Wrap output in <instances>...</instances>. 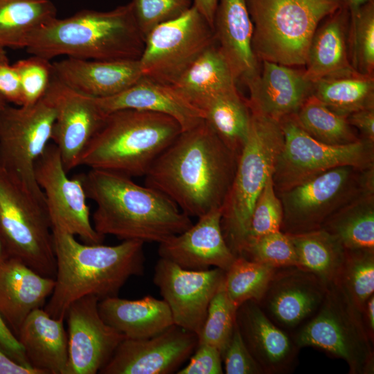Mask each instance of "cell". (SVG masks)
<instances>
[{
    "instance_id": "cell-38",
    "label": "cell",
    "mask_w": 374,
    "mask_h": 374,
    "mask_svg": "<svg viewBox=\"0 0 374 374\" xmlns=\"http://www.w3.org/2000/svg\"><path fill=\"white\" fill-rule=\"evenodd\" d=\"M349 57L358 73L373 75L374 71V0L350 12Z\"/></svg>"
},
{
    "instance_id": "cell-28",
    "label": "cell",
    "mask_w": 374,
    "mask_h": 374,
    "mask_svg": "<svg viewBox=\"0 0 374 374\" xmlns=\"http://www.w3.org/2000/svg\"><path fill=\"white\" fill-rule=\"evenodd\" d=\"M17 338L32 367L43 374H66L68 335L64 320L37 308L24 321Z\"/></svg>"
},
{
    "instance_id": "cell-31",
    "label": "cell",
    "mask_w": 374,
    "mask_h": 374,
    "mask_svg": "<svg viewBox=\"0 0 374 374\" xmlns=\"http://www.w3.org/2000/svg\"><path fill=\"white\" fill-rule=\"evenodd\" d=\"M199 109L220 139L239 157L248 139L251 113L237 87L212 96Z\"/></svg>"
},
{
    "instance_id": "cell-1",
    "label": "cell",
    "mask_w": 374,
    "mask_h": 374,
    "mask_svg": "<svg viewBox=\"0 0 374 374\" xmlns=\"http://www.w3.org/2000/svg\"><path fill=\"white\" fill-rule=\"evenodd\" d=\"M238 157L204 120L182 131L159 156L145 175V185L198 218L222 208Z\"/></svg>"
},
{
    "instance_id": "cell-46",
    "label": "cell",
    "mask_w": 374,
    "mask_h": 374,
    "mask_svg": "<svg viewBox=\"0 0 374 374\" xmlns=\"http://www.w3.org/2000/svg\"><path fill=\"white\" fill-rule=\"evenodd\" d=\"M221 352L207 344H198L188 364L177 374H222Z\"/></svg>"
},
{
    "instance_id": "cell-2",
    "label": "cell",
    "mask_w": 374,
    "mask_h": 374,
    "mask_svg": "<svg viewBox=\"0 0 374 374\" xmlns=\"http://www.w3.org/2000/svg\"><path fill=\"white\" fill-rule=\"evenodd\" d=\"M78 175L87 198L96 204L93 226L101 235L159 244L193 225L168 197L129 176L96 168Z\"/></svg>"
},
{
    "instance_id": "cell-32",
    "label": "cell",
    "mask_w": 374,
    "mask_h": 374,
    "mask_svg": "<svg viewBox=\"0 0 374 374\" xmlns=\"http://www.w3.org/2000/svg\"><path fill=\"white\" fill-rule=\"evenodd\" d=\"M286 234L294 246L299 267L327 284L338 279L346 253L339 238L322 228Z\"/></svg>"
},
{
    "instance_id": "cell-8",
    "label": "cell",
    "mask_w": 374,
    "mask_h": 374,
    "mask_svg": "<svg viewBox=\"0 0 374 374\" xmlns=\"http://www.w3.org/2000/svg\"><path fill=\"white\" fill-rule=\"evenodd\" d=\"M291 337L299 349L314 347L344 360L350 374L374 373L373 342L362 310L338 280L328 284L318 311Z\"/></svg>"
},
{
    "instance_id": "cell-53",
    "label": "cell",
    "mask_w": 374,
    "mask_h": 374,
    "mask_svg": "<svg viewBox=\"0 0 374 374\" xmlns=\"http://www.w3.org/2000/svg\"><path fill=\"white\" fill-rule=\"evenodd\" d=\"M370 1L371 0H343V2L344 5L347 7L349 12H354Z\"/></svg>"
},
{
    "instance_id": "cell-12",
    "label": "cell",
    "mask_w": 374,
    "mask_h": 374,
    "mask_svg": "<svg viewBox=\"0 0 374 374\" xmlns=\"http://www.w3.org/2000/svg\"><path fill=\"white\" fill-rule=\"evenodd\" d=\"M280 123L284 142L272 175L277 194L337 167L367 169L374 166V143L360 139L348 145H329L307 134L293 115L283 118Z\"/></svg>"
},
{
    "instance_id": "cell-24",
    "label": "cell",
    "mask_w": 374,
    "mask_h": 374,
    "mask_svg": "<svg viewBox=\"0 0 374 374\" xmlns=\"http://www.w3.org/2000/svg\"><path fill=\"white\" fill-rule=\"evenodd\" d=\"M95 99L105 114L127 109L160 113L177 121L182 131L193 128L204 120L203 112L172 85L144 76L121 93Z\"/></svg>"
},
{
    "instance_id": "cell-36",
    "label": "cell",
    "mask_w": 374,
    "mask_h": 374,
    "mask_svg": "<svg viewBox=\"0 0 374 374\" xmlns=\"http://www.w3.org/2000/svg\"><path fill=\"white\" fill-rule=\"evenodd\" d=\"M292 115L301 129L320 142L341 145L361 139L348 123L347 117L334 112L313 95Z\"/></svg>"
},
{
    "instance_id": "cell-6",
    "label": "cell",
    "mask_w": 374,
    "mask_h": 374,
    "mask_svg": "<svg viewBox=\"0 0 374 374\" xmlns=\"http://www.w3.org/2000/svg\"><path fill=\"white\" fill-rule=\"evenodd\" d=\"M251 113L248 139L222 207V231L235 257L240 256L244 248L256 202L273 175L284 142L279 121Z\"/></svg>"
},
{
    "instance_id": "cell-55",
    "label": "cell",
    "mask_w": 374,
    "mask_h": 374,
    "mask_svg": "<svg viewBox=\"0 0 374 374\" xmlns=\"http://www.w3.org/2000/svg\"><path fill=\"white\" fill-rule=\"evenodd\" d=\"M8 60L5 48L0 46V62Z\"/></svg>"
},
{
    "instance_id": "cell-33",
    "label": "cell",
    "mask_w": 374,
    "mask_h": 374,
    "mask_svg": "<svg viewBox=\"0 0 374 374\" xmlns=\"http://www.w3.org/2000/svg\"><path fill=\"white\" fill-rule=\"evenodd\" d=\"M346 249H374V190H367L342 206L321 227Z\"/></svg>"
},
{
    "instance_id": "cell-42",
    "label": "cell",
    "mask_w": 374,
    "mask_h": 374,
    "mask_svg": "<svg viewBox=\"0 0 374 374\" xmlns=\"http://www.w3.org/2000/svg\"><path fill=\"white\" fill-rule=\"evenodd\" d=\"M240 256L275 269L299 267L294 246L288 235L281 231L265 235L248 244Z\"/></svg>"
},
{
    "instance_id": "cell-23",
    "label": "cell",
    "mask_w": 374,
    "mask_h": 374,
    "mask_svg": "<svg viewBox=\"0 0 374 374\" xmlns=\"http://www.w3.org/2000/svg\"><path fill=\"white\" fill-rule=\"evenodd\" d=\"M53 76L71 89L93 98L127 89L143 75L138 60H96L67 57L52 63Z\"/></svg>"
},
{
    "instance_id": "cell-48",
    "label": "cell",
    "mask_w": 374,
    "mask_h": 374,
    "mask_svg": "<svg viewBox=\"0 0 374 374\" xmlns=\"http://www.w3.org/2000/svg\"><path fill=\"white\" fill-rule=\"evenodd\" d=\"M0 349L18 363L30 366L17 338L0 316Z\"/></svg>"
},
{
    "instance_id": "cell-4",
    "label": "cell",
    "mask_w": 374,
    "mask_h": 374,
    "mask_svg": "<svg viewBox=\"0 0 374 374\" xmlns=\"http://www.w3.org/2000/svg\"><path fill=\"white\" fill-rule=\"evenodd\" d=\"M144 46L130 2L109 11L84 10L66 18L55 17L30 34L24 48L48 60L61 55L138 60Z\"/></svg>"
},
{
    "instance_id": "cell-10",
    "label": "cell",
    "mask_w": 374,
    "mask_h": 374,
    "mask_svg": "<svg viewBox=\"0 0 374 374\" xmlns=\"http://www.w3.org/2000/svg\"><path fill=\"white\" fill-rule=\"evenodd\" d=\"M374 190V166L337 167L278 193L283 209L280 231L299 233L320 229L342 206Z\"/></svg>"
},
{
    "instance_id": "cell-25",
    "label": "cell",
    "mask_w": 374,
    "mask_h": 374,
    "mask_svg": "<svg viewBox=\"0 0 374 374\" xmlns=\"http://www.w3.org/2000/svg\"><path fill=\"white\" fill-rule=\"evenodd\" d=\"M54 285V278L39 274L17 258L0 262V316L16 337L28 315L45 305Z\"/></svg>"
},
{
    "instance_id": "cell-51",
    "label": "cell",
    "mask_w": 374,
    "mask_h": 374,
    "mask_svg": "<svg viewBox=\"0 0 374 374\" xmlns=\"http://www.w3.org/2000/svg\"><path fill=\"white\" fill-rule=\"evenodd\" d=\"M217 1L218 0H193V6L205 18L213 30Z\"/></svg>"
},
{
    "instance_id": "cell-50",
    "label": "cell",
    "mask_w": 374,
    "mask_h": 374,
    "mask_svg": "<svg viewBox=\"0 0 374 374\" xmlns=\"http://www.w3.org/2000/svg\"><path fill=\"white\" fill-rule=\"evenodd\" d=\"M0 374H43L32 366L22 365L0 349Z\"/></svg>"
},
{
    "instance_id": "cell-9",
    "label": "cell",
    "mask_w": 374,
    "mask_h": 374,
    "mask_svg": "<svg viewBox=\"0 0 374 374\" xmlns=\"http://www.w3.org/2000/svg\"><path fill=\"white\" fill-rule=\"evenodd\" d=\"M0 234L8 257L55 278L56 260L46 209L0 169Z\"/></svg>"
},
{
    "instance_id": "cell-45",
    "label": "cell",
    "mask_w": 374,
    "mask_h": 374,
    "mask_svg": "<svg viewBox=\"0 0 374 374\" xmlns=\"http://www.w3.org/2000/svg\"><path fill=\"white\" fill-rule=\"evenodd\" d=\"M221 355L226 374H264L261 367L247 349L237 323Z\"/></svg>"
},
{
    "instance_id": "cell-35",
    "label": "cell",
    "mask_w": 374,
    "mask_h": 374,
    "mask_svg": "<svg viewBox=\"0 0 374 374\" xmlns=\"http://www.w3.org/2000/svg\"><path fill=\"white\" fill-rule=\"evenodd\" d=\"M312 87V95L339 115L347 117L355 112L374 108L373 75L356 72L319 80Z\"/></svg>"
},
{
    "instance_id": "cell-14",
    "label": "cell",
    "mask_w": 374,
    "mask_h": 374,
    "mask_svg": "<svg viewBox=\"0 0 374 374\" xmlns=\"http://www.w3.org/2000/svg\"><path fill=\"white\" fill-rule=\"evenodd\" d=\"M34 174L45 197L51 226L78 235L84 243H103L105 236L91 224L82 182L78 175L67 176L54 143H49L37 160Z\"/></svg>"
},
{
    "instance_id": "cell-41",
    "label": "cell",
    "mask_w": 374,
    "mask_h": 374,
    "mask_svg": "<svg viewBox=\"0 0 374 374\" xmlns=\"http://www.w3.org/2000/svg\"><path fill=\"white\" fill-rule=\"evenodd\" d=\"M283 218L282 203L271 175L256 202L244 248L265 235L280 231Z\"/></svg>"
},
{
    "instance_id": "cell-19",
    "label": "cell",
    "mask_w": 374,
    "mask_h": 374,
    "mask_svg": "<svg viewBox=\"0 0 374 374\" xmlns=\"http://www.w3.org/2000/svg\"><path fill=\"white\" fill-rule=\"evenodd\" d=\"M328 284L301 267L278 268L258 303L265 314L283 330H296L320 308Z\"/></svg>"
},
{
    "instance_id": "cell-22",
    "label": "cell",
    "mask_w": 374,
    "mask_h": 374,
    "mask_svg": "<svg viewBox=\"0 0 374 374\" xmlns=\"http://www.w3.org/2000/svg\"><path fill=\"white\" fill-rule=\"evenodd\" d=\"M236 323L264 374L287 373L294 369L299 348L291 335L272 322L256 301L249 300L238 308Z\"/></svg>"
},
{
    "instance_id": "cell-13",
    "label": "cell",
    "mask_w": 374,
    "mask_h": 374,
    "mask_svg": "<svg viewBox=\"0 0 374 374\" xmlns=\"http://www.w3.org/2000/svg\"><path fill=\"white\" fill-rule=\"evenodd\" d=\"M215 43L213 28L192 6L179 17L154 28L145 37L139 60L143 75L172 84Z\"/></svg>"
},
{
    "instance_id": "cell-27",
    "label": "cell",
    "mask_w": 374,
    "mask_h": 374,
    "mask_svg": "<svg viewBox=\"0 0 374 374\" xmlns=\"http://www.w3.org/2000/svg\"><path fill=\"white\" fill-rule=\"evenodd\" d=\"M349 25L350 12L345 5L319 24L311 39L305 64V76L310 82L357 72L348 53Z\"/></svg>"
},
{
    "instance_id": "cell-17",
    "label": "cell",
    "mask_w": 374,
    "mask_h": 374,
    "mask_svg": "<svg viewBox=\"0 0 374 374\" xmlns=\"http://www.w3.org/2000/svg\"><path fill=\"white\" fill-rule=\"evenodd\" d=\"M45 94L55 113L51 140L69 173L79 166L84 150L107 114L100 110L95 98L71 89L54 76Z\"/></svg>"
},
{
    "instance_id": "cell-15",
    "label": "cell",
    "mask_w": 374,
    "mask_h": 374,
    "mask_svg": "<svg viewBox=\"0 0 374 374\" xmlns=\"http://www.w3.org/2000/svg\"><path fill=\"white\" fill-rule=\"evenodd\" d=\"M225 271L215 267L185 269L160 258L153 283L168 305L174 324L199 335L211 300L224 280Z\"/></svg>"
},
{
    "instance_id": "cell-43",
    "label": "cell",
    "mask_w": 374,
    "mask_h": 374,
    "mask_svg": "<svg viewBox=\"0 0 374 374\" xmlns=\"http://www.w3.org/2000/svg\"><path fill=\"white\" fill-rule=\"evenodd\" d=\"M130 3L145 38L154 28L179 17L193 6V0H132Z\"/></svg>"
},
{
    "instance_id": "cell-56",
    "label": "cell",
    "mask_w": 374,
    "mask_h": 374,
    "mask_svg": "<svg viewBox=\"0 0 374 374\" xmlns=\"http://www.w3.org/2000/svg\"><path fill=\"white\" fill-rule=\"evenodd\" d=\"M8 105L7 101L0 96V112Z\"/></svg>"
},
{
    "instance_id": "cell-7",
    "label": "cell",
    "mask_w": 374,
    "mask_h": 374,
    "mask_svg": "<svg viewBox=\"0 0 374 374\" xmlns=\"http://www.w3.org/2000/svg\"><path fill=\"white\" fill-rule=\"evenodd\" d=\"M253 25L252 48L260 61L305 66L319 24L343 0H246Z\"/></svg>"
},
{
    "instance_id": "cell-20",
    "label": "cell",
    "mask_w": 374,
    "mask_h": 374,
    "mask_svg": "<svg viewBox=\"0 0 374 374\" xmlns=\"http://www.w3.org/2000/svg\"><path fill=\"white\" fill-rule=\"evenodd\" d=\"M222 208L211 211L181 233L159 243L160 258L183 269L202 271L215 267L225 271L236 257L221 228Z\"/></svg>"
},
{
    "instance_id": "cell-16",
    "label": "cell",
    "mask_w": 374,
    "mask_h": 374,
    "mask_svg": "<svg viewBox=\"0 0 374 374\" xmlns=\"http://www.w3.org/2000/svg\"><path fill=\"white\" fill-rule=\"evenodd\" d=\"M197 344V334L175 324L148 338H125L99 373H172L179 370Z\"/></svg>"
},
{
    "instance_id": "cell-54",
    "label": "cell",
    "mask_w": 374,
    "mask_h": 374,
    "mask_svg": "<svg viewBox=\"0 0 374 374\" xmlns=\"http://www.w3.org/2000/svg\"><path fill=\"white\" fill-rule=\"evenodd\" d=\"M7 258H8V256L3 247V244L0 234V262L3 261Z\"/></svg>"
},
{
    "instance_id": "cell-3",
    "label": "cell",
    "mask_w": 374,
    "mask_h": 374,
    "mask_svg": "<svg viewBox=\"0 0 374 374\" xmlns=\"http://www.w3.org/2000/svg\"><path fill=\"white\" fill-rule=\"evenodd\" d=\"M56 260L55 285L44 310L64 320L68 308L88 295L99 301L116 296L127 280L144 271L143 242L123 240L107 246L80 243L75 235L52 227Z\"/></svg>"
},
{
    "instance_id": "cell-49",
    "label": "cell",
    "mask_w": 374,
    "mask_h": 374,
    "mask_svg": "<svg viewBox=\"0 0 374 374\" xmlns=\"http://www.w3.org/2000/svg\"><path fill=\"white\" fill-rule=\"evenodd\" d=\"M346 118L348 123L359 131L361 139L374 143V108L355 112Z\"/></svg>"
},
{
    "instance_id": "cell-11",
    "label": "cell",
    "mask_w": 374,
    "mask_h": 374,
    "mask_svg": "<svg viewBox=\"0 0 374 374\" xmlns=\"http://www.w3.org/2000/svg\"><path fill=\"white\" fill-rule=\"evenodd\" d=\"M55 115L46 94L31 105H7L0 112V169L46 209L45 197L35 180L34 169L51 140Z\"/></svg>"
},
{
    "instance_id": "cell-47",
    "label": "cell",
    "mask_w": 374,
    "mask_h": 374,
    "mask_svg": "<svg viewBox=\"0 0 374 374\" xmlns=\"http://www.w3.org/2000/svg\"><path fill=\"white\" fill-rule=\"evenodd\" d=\"M0 96L7 103L17 106L23 104L22 91L19 75L13 64L9 61L0 62Z\"/></svg>"
},
{
    "instance_id": "cell-21",
    "label": "cell",
    "mask_w": 374,
    "mask_h": 374,
    "mask_svg": "<svg viewBox=\"0 0 374 374\" xmlns=\"http://www.w3.org/2000/svg\"><path fill=\"white\" fill-rule=\"evenodd\" d=\"M262 69L244 83L249 91L251 112L277 121L295 114L312 95V82L299 70L262 61Z\"/></svg>"
},
{
    "instance_id": "cell-44",
    "label": "cell",
    "mask_w": 374,
    "mask_h": 374,
    "mask_svg": "<svg viewBox=\"0 0 374 374\" xmlns=\"http://www.w3.org/2000/svg\"><path fill=\"white\" fill-rule=\"evenodd\" d=\"M19 75L23 104L31 105L45 95L53 78L52 63L33 55L13 64Z\"/></svg>"
},
{
    "instance_id": "cell-52",
    "label": "cell",
    "mask_w": 374,
    "mask_h": 374,
    "mask_svg": "<svg viewBox=\"0 0 374 374\" xmlns=\"http://www.w3.org/2000/svg\"><path fill=\"white\" fill-rule=\"evenodd\" d=\"M362 314L367 333L371 340L374 342V294L365 303Z\"/></svg>"
},
{
    "instance_id": "cell-29",
    "label": "cell",
    "mask_w": 374,
    "mask_h": 374,
    "mask_svg": "<svg viewBox=\"0 0 374 374\" xmlns=\"http://www.w3.org/2000/svg\"><path fill=\"white\" fill-rule=\"evenodd\" d=\"M98 310L106 323L128 339L148 338L174 324L167 303L150 295L136 300L107 297L99 301Z\"/></svg>"
},
{
    "instance_id": "cell-40",
    "label": "cell",
    "mask_w": 374,
    "mask_h": 374,
    "mask_svg": "<svg viewBox=\"0 0 374 374\" xmlns=\"http://www.w3.org/2000/svg\"><path fill=\"white\" fill-rule=\"evenodd\" d=\"M361 309L374 294V249H346L338 279Z\"/></svg>"
},
{
    "instance_id": "cell-39",
    "label": "cell",
    "mask_w": 374,
    "mask_h": 374,
    "mask_svg": "<svg viewBox=\"0 0 374 374\" xmlns=\"http://www.w3.org/2000/svg\"><path fill=\"white\" fill-rule=\"evenodd\" d=\"M237 309L226 293L223 280L208 305L198 344L212 345L222 354L235 328Z\"/></svg>"
},
{
    "instance_id": "cell-37",
    "label": "cell",
    "mask_w": 374,
    "mask_h": 374,
    "mask_svg": "<svg viewBox=\"0 0 374 374\" xmlns=\"http://www.w3.org/2000/svg\"><path fill=\"white\" fill-rule=\"evenodd\" d=\"M275 269L268 265L236 257L224 278L225 290L233 303L238 308L249 300L259 303Z\"/></svg>"
},
{
    "instance_id": "cell-34",
    "label": "cell",
    "mask_w": 374,
    "mask_h": 374,
    "mask_svg": "<svg viewBox=\"0 0 374 374\" xmlns=\"http://www.w3.org/2000/svg\"><path fill=\"white\" fill-rule=\"evenodd\" d=\"M56 12L51 0H0V46L24 48L29 35Z\"/></svg>"
},
{
    "instance_id": "cell-5",
    "label": "cell",
    "mask_w": 374,
    "mask_h": 374,
    "mask_svg": "<svg viewBox=\"0 0 374 374\" xmlns=\"http://www.w3.org/2000/svg\"><path fill=\"white\" fill-rule=\"evenodd\" d=\"M182 132L172 117L152 112L121 109L107 114L80 158L79 166L122 173L147 174Z\"/></svg>"
},
{
    "instance_id": "cell-18",
    "label": "cell",
    "mask_w": 374,
    "mask_h": 374,
    "mask_svg": "<svg viewBox=\"0 0 374 374\" xmlns=\"http://www.w3.org/2000/svg\"><path fill=\"white\" fill-rule=\"evenodd\" d=\"M98 302L96 296L88 295L73 301L67 309L66 374L99 373L125 338L103 321Z\"/></svg>"
},
{
    "instance_id": "cell-26",
    "label": "cell",
    "mask_w": 374,
    "mask_h": 374,
    "mask_svg": "<svg viewBox=\"0 0 374 374\" xmlns=\"http://www.w3.org/2000/svg\"><path fill=\"white\" fill-rule=\"evenodd\" d=\"M213 33L236 80L244 82L258 73L259 61L252 48L253 25L246 0H218Z\"/></svg>"
},
{
    "instance_id": "cell-30",
    "label": "cell",
    "mask_w": 374,
    "mask_h": 374,
    "mask_svg": "<svg viewBox=\"0 0 374 374\" xmlns=\"http://www.w3.org/2000/svg\"><path fill=\"white\" fill-rule=\"evenodd\" d=\"M235 82L227 61L215 43L171 85L199 109L207 99L235 87Z\"/></svg>"
}]
</instances>
